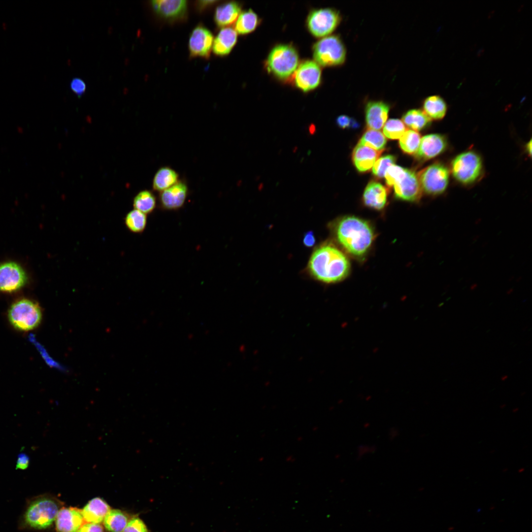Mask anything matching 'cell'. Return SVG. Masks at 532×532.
I'll list each match as a JSON object with an SVG mask.
<instances>
[{"label": "cell", "instance_id": "cell-1", "mask_svg": "<svg viewBox=\"0 0 532 532\" xmlns=\"http://www.w3.org/2000/svg\"><path fill=\"white\" fill-rule=\"evenodd\" d=\"M334 232L339 244L348 254L357 259H363L366 255L374 240V230L370 223L356 216L341 218Z\"/></svg>", "mask_w": 532, "mask_h": 532}, {"label": "cell", "instance_id": "cell-2", "mask_svg": "<svg viewBox=\"0 0 532 532\" xmlns=\"http://www.w3.org/2000/svg\"><path fill=\"white\" fill-rule=\"evenodd\" d=\"M308 267L315 278L332 283L341 281L348 275L350 263L341 250L332 245L326 244L314 252Z\"/></svg>", "mask_w": 532, "mask_h": 532}, {"label": "cell", "instance_id": "cell-3", "mask_svg": "<svg viewBox=\"0 0 532 532\" xmlns=\"http://www.w3.org/2000/svg\"><path fill=\"white\" fill-rule=\"evenodd\" d=\"M299 65V57L296 48L291 44H279L270 51L265 66L276 79L286 81L293 77Z\"/></svg>", "mask_w": 532, "mask_h": 532}, {"label": "cell", "instance_id": "cell-4", "mask_svg": "<svg viewBox=\"0 0 532 532\" xmlns=\"http://www.w3.org/2000/svg\"><path fill=\"white\" fill-rule=\"evenodd\" d=\"M42 316L38 304L27 299L15 301L8 312L10 323L20 331H29L36 328L41 321Z\"/></svg>", "mask_w": 532, "mask_h": 532}, {"label": "cell", "instance_id": "cell-5", "mask_svg": "<svg viewBox=\"0 0 532 532\" xmlns=\"http://www.w3.org/2000/svg\"><path fill=\"white\" fill-rule=\"evenodd\" d=\"M312 53L314 61L320 66H337L346 60L345 45L337 35H329L317 41L312 47Z\"/></svg>", "mask_w": 532, "mask_h": 532}, {"label": "cell", "instance_id": "cell-6", "mask_svg": "<svg viewBox=\"0 0 532 532\" xmlns=\"http://www.w3.org/2000/svg\"><path fill=\"white\" fill-rule=\"evenodd\" d=\"M58 511L59 507L55 500L48 497H41L28 505L24 520L32 528L46 529L55 520Z\"/></svg>", "mask_w": 532, "mask_h": 532}, {"label": "cell", "instance_id": "cell-7", "mask_svg": "<svg viewBox=\"0 0 532 532\" xmlns=\"http://www.w3.org/2000/svg\"><path fill=\"white\" fill-rule=\"evenodd\" d=\"M480 156L474 151H468L457 155L451 163V171L457 181L463 184H470L477 180L482 170Z\"/></svg>", "mask_w": 532, "mask_h": 532}, {"label": "cell", "instance_id": "cell-8", "mask_svg": "<svg viewBox=\"0 0 532 532\" xmlns=\"http://www.w3.org/2000/svg\"><path fill=\"white\" fill-rule=\"evenodd\" d=\"M339 12L332 8H322L312 10L308 14L306 24L307 30L316 37L329 35L337 27L341 21Z\"/></svg>", "mask_w": 532, "mask_h": 532}, {"label": "cell", "instance_id": "cell-9", "mask_svg": "<svg viewBox=\"0 0 532 532\" xmlns=\"http://www.w3.org/2000/svg\"><path fill=\"white\" fill-rule=\"evenodd\" d=\"M417 175L422 189L430 195L442 194L449 183L448 169L441 163H436L425 167Z\"/></svg>", "mask_w": 532, "mask_h": 532}, {"label": "cell", "instance_id": "cell-10", "mask_svg": "<svg viewBox=\"0 0 532 532\" xmlns=\"http://www.w3.org/2000/svg\"><path fill=\"white\" fill-rule=\"evenodd\" d=\"M321 68L314 61L305 60L299 64L293 78L295 86L303 92L314 90L321 81Z\"/></svg>", "mask_w": 532, "mask_h": 532}, {"label": "cell", "instance_id": "cell-11", "mask_svg": "<svg viewBox=\"0 0 532 532\" xmlns=\"http://www.w3.org/2000/svg\"><path fill=\"white\" fill-rule=\"evenodd\" d=\"M27 281V274L18 264L6 262L0 264V292H16L22 288Z\"/></svg>", "mask_w": 532, "mask_h": 532}, {"label": "cell", "instance_id": "cell-12", "mask_svg": "<svg viewBox=\"0 0 532 532\" xmlns=\"http://www.w3.org/2000/svg\"><path fill=\"white\" fill-rule=\"evenodd\" d=\"M395 197L401 200L417 201L422 195V188L417 174L405 169L404 175L393 186Z\"/></svg>", "mask_w": 532, "mask_h": 532}, {"label": "cell", "instance_id": "cell-13", "mask_svg": "<svg viewBox=\"0 0 532 532\" xmlns=\"http://www.w3.org/2000/svg\"><path fill=\"white\" fill-rule=\"evenodd\" d=\"M213 42L211 32L204 27L199 25L192 32L189 41V49L192 57H209Z\"/></svg>", "mask_w": 532, "mask_h": 532}, {"label": "cell", "instance_id": "cell-14", "mask_svg": "<svg viewBox=\"0 0 532 532\" xmlns=\"http://www.w3.org/2000/svg\"><path fill=\"white\" fill-rule=\"evenodd\" d=\"M151 5L155 12L167 21H180L185 20L187 17L186 0H152Z\"/></svg>", "mask_w": 532, "mask_h": 532}, {"label": "cell", "instance_id": "cell-15", "mask_svg": "<svg viewBox=\"0 0 532 532\" xmlns=\"http://www.w3.org/2000/svg\"><path fill=\"white\" fill-rule=\"evenodd\" d=\"M188 195V187L185 182L179 180L176 184L160 192L159 204L166 210H175L181 208Z\"/></svg>", "mask_w": 532, "mask_h": 532}, {"label": "cell", "instance_id": "cell-16", "mask_svg": "<svg viewBox=\"0 0 532 532\" xmlns=\"http://www.w3.org/2000/svg\"><path fill=\"white\" fill-rule=\"evenodd\" d=\"M447 146L445 137L439 134H429L421 139L419 148L415 154L420 161L432 159L443 152Z\"/></svg>", "mask_w": 532, "mask_h": 532}, {"label": "cell", "instance_id": "cell-17", "mask_svg": "<svg viewBox=\"0 0 532 532\" xmlns=\"http://www.w3.org/2000/svg\"><path fill=\"white\" fill-rule=\"evenodd\" d=\"M55 521L57 532H77L85 522L81 510L73 507L59 510Z\"/></svg>", "mask_w": 532, "mask_h": 532}, {"label": "cell", "instance_id": "cell-18", "mask_svg": "<svg viewBox=\"0 0 532 532\" xmlns=\"http://www.w3.org/2000/svg\"><path fill=\"white\" fill-rule=\"evenodd\" d=\"M390 110L389 105L380 100L369 101L365 108L366 125L369 129L379 131L384 126Z\"/></svg>", "mask_w": 532, "mask_h": 532}, {"label": "cell", "instance_id": "cell-19", "mask_svg": "<svg viewBox=\"0 0 532 532\" xmlns=\"http://www.w3.org/2000/svg\"><path fill=\"white\" fill-rule=\"evenodd\" d=\"M388 192L381 183L370 182L364 192L363 200L367 207L377 210L383 209L387 203Z\"/></svg>", "mask_w": 532, "mask_h": 532}, {"label": "cell", "instance_id": "cell-20", "mask_svg": "<svg viewBox=\"0 0 532 532\" xmlns=\"http://www.w3.org/2000/svg\"><path fill=\"white\" fill-rule=\"evenodd\" d=\"M382 152L358 143L352 153V160L356 168L361 172L369 170Z\"/></svg>", "mask_w": 532, "mask_h": 532}, {"label": "cell", "instance_id": "cell-21", "mask_svg": "<svg viewBox=\"0 0 532 532\" xmlns=\"http://www.w3.org/2000/svg\"><path fill=\"white\" fill-rule=\"evenodd\" d=\"M241 5L231 1L219 5L215 11L214 19L218 27L223 28L233 24L241 13Z\"/></svg>", "mask_w": 532, "mask_h": 532}, {"label": "cell", "instance_id": "cell-22", "mask_svg": "<svg viewBox=\"0 0 532 532\" xmlns=\"http://www.w3.org/2000/svg\"><path fill=\"white\" fill-rule=\"evenodd\" d=\"M237 39V33L234 29L222 28L213 40L212 48L213 53L220 56L228 55L236 44Z\"/></svg>", "mask_w": 532, "mask_h": 532}, {"label": "cell", "instance_id": "cell-23", "mask_svg": "<svg viewBox=\"0 0 532 532\" xmlns=\"http://www.w3.org/2000/svg\"><path fill=\"white\" fill-rule=\"evenodd\" d=\"M110 508L103 499L96 498L88 502L81 510L86 523L100 524L110 511Z\"/></svg>", "mask_w": 532, "mask_h": 532}, {"label": "cell", "instance_id": "cell-24", "mask_svg": "<svg viewBox=\"0 0 532 532\" xmlns=\"http://www.w3.org/2000/svg\"><path fill=\"white\" fill-rule=\"evenodd\" d=\"M179 174L169 166L160 167L155 173L153 181V189L159 193L176 184L179 180Z\"/></svg>", "mask_w": 532, "mask_h": 532}, {"label": "cell", "instance_id": "cell-25", "mask_svg": "<svg viewBox=\"0 0 532 532\" xmlns=\"http://www.w3.org/2000/svg\"><path fill=\"white\" fill-rule=\"evenodd\" d=\"M423 112L431 119L440 120L445 115L447 106L445 100L439 96L427 98L423 103Z\"/></svg>", "mask_w": 532, "mask_h": 532}, {"label": "cell", "instance_id": "cell-26", "mask_svg": "<svg viewBox=\"0 0 532 532\" xmlns=\"http://www.w3.org/2000/svg\"><path fill=\"white\" fill-rule=\"evenodd\" d=\"M260 23V19L258 15L249 9L240 13L235 22L234 30L240 34H247L253 32Z\"/></svg>", "mask_w": 532, "mask_h": 532}, {"label": "cell", "instance_id": "cell-27", "mask_svg": "<svg viewBox=\"0 0 532 532\" xmlns=\"http://www.w3.org/2000/svg\"><path fill=\"white\" fill-rule=\"evenodd\" d=\"M402 120L404 125L416 132L426 128L431 122V119L423 111L416 109L407 111L403 115Z\"/></svg>", "mask_w": 532, "mask_h": 532}, {"label": "cell", "instance_id": "cell-28", "mask_svg": "<svg viewBox=\"0 0 532 532\" xmlns=\"http://www.w3.org/2000/svg\"><path fill=\"white\" fill-rule=\"evenodd\" d=\"M128 522V517L118 509H110L103 520L104 526L109 532H123Z\"/></svg>", "mask_w": 532, "mask_h": 532}, {"label": "cell", "instance_id": "cell-29", "mask_svg": "<svg viewBox=\"0 0 532 532\" xmlns=\"http://www.w3.org/2000/svg\"><path fill=\"white\" fill-rule=\"evenodd\" d=\"M157 205V200L154 194L150 191L144 190L137 194L133 200V206L135 209L146 215L152 213Z\"/></svg>", "mask_w": 532, "mask_h": 532}, {"label": "cell", "instance_id": "cell-30", "mask_svg": "<svg viewBox=\"0 0 532 532\" xmlns=\"http://www.w3.org/2000/svg\"><path fill=\"white\" fill-rule=\"evenodd\" d=\"M386 142V137L381 132L368 129L364 133L358 144L378 151H382Z\"/></svg>", "mask_w": 532, "mask_h": 532}, {"label": "cell", "instance_id": "cell-31", "mask_svg": "<svg viewBox=\"0 0 532 532\" xmlns=\"http://www.w3.org/2000/svg\"><path fill=\"white\" fill-rule=\"evenodd\" d=\"M421 136L417 132L409 130H406L401 136L399 140V145L405 153L415 154L419 148Z\"/></svg>", "mask_w": 532, "mask_h": 532}, {"label": "cell", "instance_id": "cell-32", "mask_svg": "<svg viewBox=\"0 0 532 532\" xmlns=\"http://www.w3.org/2000/svg\"><path fill=\"white\" fill-rule=\"evenodd\" d=\"M125 222L126 227L131 232L141 233L146 227L147 216L145 214L134 209L127 214Z\"/></svg>", "mask_w": 532, "mask_h": 532}, {"label": "cell", "instance_id": "cell-33", "mask_svg": "<svg viewBox=\"0 0 532 532\" xmlns=\"http://www.w3.org/2000/svg\"><path fill=\"white\" fill-rule=\"evenodd\" d=\"M383 128L385 136L392 139L400 138L406 131L404 123L398 119H389Z\"/></svg>", "mask_w": 532, "mask_h": 532}, {"label": "cell", "instance_id": "cell-34", "mask_svg": "<svg viewBox=\"0 0 532 532\" xmlns=\"http://www.w3.org/2000/svg\"><path fill=\"white\" fill-rule=\"evenodd\" d=\"M396 157L391 155L383 156L378 158L372 167V173L376 177L381 178L384 177L387 169L396 162Z\"/></svg>", "mask_w": 532, "mask_h": 532}, {"label": "cell", "instance_id": "cell-35", "mask_svg": "<svg viewBox=\"0 0 532 532\" xmlns=\"http://www.w3.org/2000/svg\"><path fill=\"white\" fill-rule=\"evenodd\" d=\"M405 169L399 166L393 165L386 170L384 177L386 183L389 187L393 186L404 175Z\"/></svg>", "mask_w": 532, "mask_h": 532}, {"label": "cell", "instance_id": "cell-36", "mask_svg": "<svg viewBox=\"0 0 532 532\" xmlns=\"http://www.w3.org/2000/svg\"><path fill=\"white\" fill-rule=\"evenodd\" d=\"M123 532H148L146 526L139 518H133L128 521Z\"/></svg>", "mask_w": 532, "mask_h": 532}, {"label": "cell", "instance_id": "cell-37", "mask_svg": "<svg viewBox=\"0 0 532 532\" xmlns=\"http://www.w3.org/2000/svg\"><path fill=\"white\" fill-rule=\"evenodd\" d=\"M70 88L71 91L80 98L85 92L86 85L81 78H74L70 82Z\"/></svg>", "mask_w": 532, "mask_h": 532}, {"label": "cell", "instance_id": "cell-38", "mask_svg": "<svg viewBox=\"0 0 532 532\" xmlns=\"http://www.w3.org/2000/svg\"><path fill=\"white\" fill-rule=\"evenodd\" d=\"M336 122L338 126L342 129L356 128L359 127L358 123L355 120L344 115L339 116Z\"/></svg>", "mask_w": 532, "mask_h": 532}, {"label": "cell", "instance_id": "cell-39", "mask_svg": "<svg viewBox=\"0 0 532 532\" xmlns=\"http://www.w3.org/2000/svg\"><path fill=\"white\" fill-rule=\"evenodd\" d=\"M77 532H104V531L100 524L86 523Z\"/></svg>", "mask_w": 532, "mask_h": 532}, {"label": "cell", "instance_id": "cell-40", "mask_svg": "<svg viewBox=\"0 0 532 532\" xmlns=\"http://www.w3.org/2000/svg\"><path fill=\"white\" fill-rule=\"evenodd\" d=\"M29 463V457L26 454H19L16 462V469H26L28 467Z\"/></svg>", "mask_w": 532, "mask_h": 532}, {"label": "cell", "instance_id": "cell-41", "mask_svg": "<svg viewBox=\"0 0 532 532\" xmlns=\"http://www.w3.org/2000/svg\"><path fill=\"white\" fill-rule=\"evenodd\" d=\"M315 243V238L313 233L308 232L304 236L303 243L307 247H311Z\"/></svg>", "mask_w": 532, "mask_h": 532}, {"label": "cell", "instance_id": "cell-42", "mask_svg": "<svg viewBox=\"0 0 532 532\" xmlns=\"http://www.w3.org/2000/svg\"><path fill=\"white\" fill-rule=\"evenodd\" d=\"M218 1L216 0H199L197 1V7L200 11H201L206 7L213 5Z\"/></svg>", "mask_w": 532, "mask_h": 532}, {"label": "cell", "instance_id": "cell-43", "mask_svg": "<svg viewBox=\"0 0 532 532\" xmlns=\"http://www.w3.org/2000/svg\"><path fill=\"white\" fill-rule=\"evenodd\" d=\"M526 150L528 153L531 156L532 154V140H530L526 145Z\"/></svg>", "mask_w": 532, "mask_h": 532}, {"label": "cell", "instance_id": "cell-44", "mask_svg": "<svg viewBox=\"0 0 532 532\" xmlns=\"http://www.w3.org/2000/svg\"><path fill=\"white\" fill-rule=\"evenodd\" d=\"M315 131H316L315 126L313 124H311L310 125V126H309V133L311 134H313L315 133Z\"/></svg>", "mask_w": 532, "mask_h": 532}, {"label": "cell", "instance_id": "cell-45", "mask_svg": "<svg viewBox=\"0 0 532 532\" xmlns=\"http://www.w3.org/2000/svg\"><path fill=\"white\" fill-rule=\"evenodd\" d=\"M507 378V376L504 375L501 378V379L503 381L505 380Z\"/></svg>", "mask_w": 532, "mask_h": 532}]
</instances>
